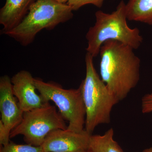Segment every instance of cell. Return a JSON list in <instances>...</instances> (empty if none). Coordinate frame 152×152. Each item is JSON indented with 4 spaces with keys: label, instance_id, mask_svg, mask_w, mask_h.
Here are the masks:
<instances>
[{
    "label": "cell",
    "instance_id": "1",
    "mask_svg": "<svg viewBox=\"0 0 152 152\" xmlns=\"http://www.w3.org/2000/svg\"><path fill=\"white\" fill-rule=\"evenodd\" d=\"M132 47L108 40L101 47V78L119 102L127 96L140 79V60Z\"/></svg>",
    "mask_w": 152,
    "mask_h": 152
},
{
    "label": "cell",
    "instance_id": "2",
    "mask_svg": "<svg viewBox=\"0 0 152 152\" xmlns=\"http://www.w3.org/2000/svg\"><path fill=\"white\" fill-rule=\"evenodd\" d=\"M96 22L87 32V53L94 58L99 54L103 44L108 40L118 41L132 48H138L143 38L137 28L129 27L127 23L126 4L122 0L115 10L111 13L98 11L95 13Z\"/></svg>",
    "mask_w": 152,
    "mask_h": 152
},
{
    "label": "cell",
    "instance_id": "3",
    "mask_svg": "<svg viewBox=\"0 0 152 152\" xmlns=\"http://www.w3.org/2000/svg\"><path fill=\"white\" fill-rule=\"evenodd\" d=\"M73 11L67 4L55 0H36L22 22L4 34L23 46H27L41 31H50L70 20L73 17Z\"/></svg>",
    "mask_w": 152,
    "mask_h": 152
},
{
    "label": "cell",
    "instance_id": "4",
    "mask_svg": "<svg viewBox=\"0 0 152 152\" xmlns=\"http://www.w3.org/2000/svg\"><path fill=\"white\" fill-rule=\"evenodd\" d=\"M94 58L89 53L86 54V77L79 87L86 110L85 129L91 134L99 125L110 122L112 109L119 102L98 75Z\"/></svg>",
    "mask_w": 152,
    "mask_h": 152
},
{
    "label": "cell",
    "instance_id": "5",
    "mask_svg": "<svg viewBox=\"0 0 152 152\" xmlns=\"http://www.w3.org/2000/svg\"><path fill=\"white\" fill-rule=\"evenodd\" d=\"M37 89L45 102L52 101L63 118L68 122V130L82 132L84 129L86 110L80 88L65 89L53 82H45L35 78Z\"/></svg>",
    "mask_w": 152,
    "mask_h": 152
},
{
    "label": "cell",
    "instance_id": "6",
    "mask_svg": "<svg viewBox=\"0 0 152 152\" xmlns=\"http://www.w3.org/2000/svg\"><path fill=\"white\" fill-rule=\"evenodd\" d=\"M65 121L55 106L47 102L41 107L25 112L21 122L11 131L10 138L21 135L27 144L41 146L52 131L67 129Z\"/></svg>",
    "mask_w": 152,
    "mask_h": 152
},
{
    "label": "cell",
    "instance_id": "7",
    "mask_svg": "<svg viewBox=\"0 0 152 152\" xmlns=\"http://www.w3.org/2000/svg\"><path fill=\"white\" fill-rule=\"evenodd\" d=\"M91 135L85 129L79 132L68 129L55 130L48 135L41 147L43 152H86Z\"/></svg>",
    "mask_w": 152,
    "mask_h": 152
},
{
    "label": "cell",
    "instance_id": "8",
    "mask_svg": "<svg viewBox=\"0 0 152 152\" xmlns=\"http://www.w3.org/2000/svg\"><path fill=\"white\" fill-rule=\"evenodd\" d=\"M11 79L14 96L24 113L41 107L47 103L37 94L35 78L29 72L20 71Z\"/></svg>",
    "mask_w": 152,
    "mask_h": 152
},
{
    "label": "cell",
    "instance_id": "9",
    "mask_svg": "<svg viewBox=\"0 0 152 152\" xmlns=\"http://www.w3.org/2000/svg\"><path fill=\"white\" fill-rule=\"evenodd\" d=\"M0 121L10 133L21 122L24 113L14 96L11 79L7 75L0 78Z\"/></svg>",
    "mask_w": 152,
    "mask_h": 152
},
{
    "label": "cell",
    "instance_id": "10",
    "mask_svg": "<svg viewBox=\"0 0 152 152\" xmlns=\"http://www.w3.org/2000/svg\"><path fill=\"white\" fill-rule=\"evenodd\" d=\"M36 0H6L0 10V24L3 26L2 34L12 29L27 15Z\"/></svg>",
    "mask_w": 152,
    "mask_h": 152
},
{
    "label": "cell",
    "instance_id": "11",
    "mask_svg": "<svg viewBox=\"0 0 152 152\" xmlns=\"http://www.w3.org/2000/svg\"><path fill=\"white\" fill-rule=\"evenodd\" d=\"M126 11L129 20L152 25V0H129Z\"/></svg>",
    "mask_w": 152,
    "mask_h": 152
},
{
    "label": "cell",
    "instance_id": "12",
    "mask_svg": "<svg viewBox=\"0 0 152 152\" xmlns=\"http://www.w3.org/2000/svg\"><path fill=\"white\" fill-rule=\"evenodd\" d=\"M114 132L112 128L104 134L91 135L90 140V152H124L114 139Z\"/></svg>",
    "mask_w": 152,
    "mask_h": 152
},
{
    "label": "cell",
    "instance_id": "13",
    "mask_svg": "<svg viewBox=\"0 0 152 152\" xmlns=\"http://www.w3.org/2000/svg\"><path fill=\"white\" fill-rule=\"evenodd\" d=\"M0 152H43L41 146H35L29 144L21 145L10 141L1 147Z\"/></svg>",
    "mask_w": 152,
    "mask_h": 152
},
{
    "label": "cell",
    "instance_id": "14",
    "mask_svg": "<svg viewBox=\"0 0 152 152\" xmlns=\"http://www.w3.org/2000/svg\"><path fill=\"white\" fill-rule=\"evenodd\" d=\"M105 0H69L67 4L73 11H77L86 5H94L98 8L102 7Z\"/></svg>",
    "mask_w": 152,
    "mask_h": 152
},
{
    "label": "cell",
    "instance_id": "15",
    "mask_svg": "<svg viewBox=\"0 0 152 152\" xmlns=\"http://www.w3.org/2000/svg\"><path fill=\"white\" fill-rule=\"evenodd\" d=\"M141 109L142 113H152V93L145 95L142 98Z\"/></svg>",
    "mask_w": 152,
    "mask_h": 152
},
{
    "label": "cell",
    "instance_id": "16",
    "mask_svg": "<svg viewBox=\"0 0 152 152\" xmlns=\"http://www.w3.org/2000/svg\"><path fill=\"white\" fill-rule=\"evenodd\" d=\"M10 132L7 130L6 127L0 121V145L1 147L9 143L10 141Z\"/></svg>",
    "mask_w": 152,
    "mask_h": 152
},
{
    "label": "cell",
    "instance_id": "17",
    "mask_svg": "<svg viewBox=\"0 0 152 152\" xmlns=\"http://www.w3.org/2000/svg\"><path fill=\"white\" fill-rule=\"evenodd\" d=\"M55 1L62 4H67L69 0H55Z\"/></svg>",
    "mask_w": 152,
    "mask_h": 152
},
{
    "label": "cell",
    "instance_id": "18",
    "mask_svg": "<svg viewBox=\"0 0 152 152\" xmlns=\"http://www.w3.org/2000/svg\"><path fill=\"white\" fill-rule=\"evenodd\" d=\"M142 152H152V148L146 149L143 151Z\"/></svg>",
    "mask_w": 152,
    "mask_h": 152
},
{
    "label": "cell",
    "instance_id": "19",
    "mask_svg": "<svg viewBox=\"0 0 152 152\" xmlns=\"http://www.w3.org/2000/svg\"><path fill=\"white\" fill-rule=\"evenodd\" d=\"M86 152H89V151H88Z\"/></svg>",
    "mask_w": 152,
    "mask_h": 152
}]
</instances>
